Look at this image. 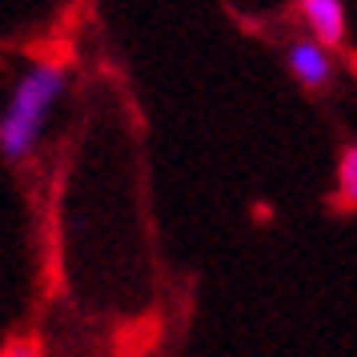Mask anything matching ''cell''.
Masks as SVG:
<instances>
[{
  "label": "cell",
  "instance_id": "obj_4",
  "mask_svg": "<svg viewBox=\"0 0 357 357\" xmlns=\"http://www.w3.org/2000/svg\"><path fill=\"white\" fill-rule=\"evenodd\" d=\"M337 201L357 209V145H349L337 161Z\"/></svg>",
  "mask_w": 357,
  "mask_h": 357
},
{
  "label": "cell",
  "instance_id": "obj_5",
  "mask_svg": "<svg viewBox=\"0 0 357 357\" xmlns=\"http://www.w3.org/2000/svg\"><path fill=\"white\" fill-rule=\"evenodd\" d=\"M0 357H40V354H36L33 341H8V345L0 349Z\"/></svg>",
  "mask_w": 357,
  "mask_h": 357
},
{
  "label": "cell",
  "instance_id": "obj_1",
  "mask_svg": "<svg viewBox=\"0 0 357 357\" xmlns=\"http://www.w3.org/2000/svg\"><path fill=\"white\" fill-rule=\"evenodd\" d=\"M68 89L65 65H29L17 81L8 109L0 113V157L8 165H24L40 145V132L49 125L56 100Z\"/></svg>",
  "mask_w": 357,
  "mask_h": 357
},
{
  "label": "cell",
  "instance_id": "obj_2",
  "mask_svg": "<svg viewBox=\"0 0 357 357\" xmlns=\"http://www.w3.org/2000/svg\"><path fill=\"white\" fill-rule=\"evenodd\" d=\"M285 65H289L293 81L301 84V89H309V93H321V89H329V84L337 81V61H333V52L325 49L321 40H313V36L289 40Z\"/></svg>",
  "mask_w": 357,
  "mask_h": 357
},
{
  "label": "cell",
  "instance_id": "obj_3",
  "mask_svg": "<svg viewBox=\"0 0 357 357\" xmlns=\"http://www.w3.org/2000/svg\"><path fill=\"white\" fill-rule=\"evenodd\" d=\"M301 17L313 29V40H321L325 49L345 45V4L341 0H297Z\"/></svg>",
  "mask_w": 357,
  "mask_h": 357
}]
</instances>
